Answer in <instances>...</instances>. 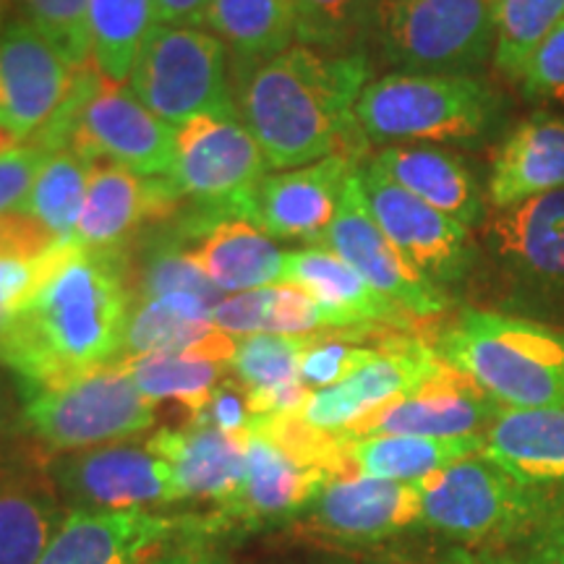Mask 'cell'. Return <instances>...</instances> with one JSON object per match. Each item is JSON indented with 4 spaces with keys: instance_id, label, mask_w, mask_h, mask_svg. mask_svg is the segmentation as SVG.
Segmentation results:
<instances>
[{
    "instance_id": "6da1fadb",
    "label": "cell",
    "mask_w": 564,
    "mask_h": 564,
    "mask_svg": "<svg viewBox=\"0 0 564 564\" xmlns=\"http://www.w3.org/2000/svg\"><path fill=\"white\" fill-rule=\"evenodd\" d=\"M133 295L123 249L61 246L0 333V364L19 379L21 398L118 361Z\"/></svg>"
},
{
    "instance_id": "7a4b0ae2",
    "label": "cell",
    "mask_w": 564,
    "mask_h": 564,
    "mask_svg": "<svg viewBox=\"0 0 564 564\" xmlns=\"http://www.w3.org/2000/svg\"><path fill=\"white\" fill-rule=\"evenodd\" d=\"M366 53L295 45L238 84V112L272 171H295L333 154L361 160L366 137L356 102L371 79Z\"/></svg>"
},
{
    "instance_id": "3957f363",
    "label": "cell",
    "mask_w": 564,
    "mask_h": 564,
    "mask_svg": "<svg viewBox=\"0 0 564 564\" xmlns=\"http://www.w3.org/2000/svg\"><path fill=\"white\" fill-rule=\"evenodd\" d=\"M345 474L343 434L319 432L301 415H251L241 486L194 528L217 533L280 523L308 510L324 486Z\"/></svg>"
},
{
    "instance_id": "277c9868",
    "label": "cell",
    "mask_w": 564,
    "mask_h": 564,
    "mask_svg": "<svg viewBox=\"0 0 564 564\" xmlns=\"http://www.w3.org/2000/svg\"><path fill=\"white\" fill-rule=\"evenodd\" d=\"M442 361L502 408L564 405V333L520 316L468 308L436 337Z\"/></svg>"
},
{
    "instance_id": "5b68a950",
    "label": "cell",
    "mask_w": 564,
    "mask_h": 564,
    "mask_svg": "<svg viewBox=\"0 0 564 564\" xmlns=\"http://www.w3.org/2000/svg\"><path fill=\"white\" fill-rule=\"evenodd\" d=\"M502 116L491 84L474 74H392L369 82L356 102L358 129L369 144H474Z\"/></svg>"
},
{
    "instance_id": "8992f818",
    "label": "cell",
    "mask_w": 564,
    "mask_h": 564,
    "mask_svg": "<svg viewBox=\"0 0 564 564\" xmlns=\"http://www.w3.org/2000/svg\"><path fill=\"white\" fill-rule=\"evenodd\" d=\"M497 0H379L373 40L405 74H474L491 61Z\"/></svg>"
},
{
    "instance_id": "52a82bcc",
    "label": "cell",
    "mask_w": 564,
    "mask_h": 564,
    "mask_svg": "<svg viewBox=\"0 0 564 564\" xmlns=\"http://www.w3.org/2000/svg\"><path fill=\"white\" fill-rule=\"evenodd\" d=\"M21 421L51 449L102 447L154 423V403L139 392L123 361L105 364L68 382L24 392Z\"/></svg>"
},
{
    "instance_id": "ba28073f",
    "label": "cell",
    "mask_w": 564,
    "mask_h": 564,
    "mask_svg": "<svg viewBox=\"0 0 564 564\" xmlns=\"http://www.w3.org/2000/svg\"><path fill=\"white\" fill-rule=\"evenodd\" d=\"M267 158L238 118L196 116L175 129V154L167 181L175 192L199 202L202 217L186 228L202 232L220 220L253 223V196L264 181Z\"/></svg>"
},
{
    "instance_id": "9c48e42d",
    "label": "cell",
    "mask_w": 564,
    "mask_h": 564,
    "mask_svg": "<svg viewBox=\"0 0 564 564\" xmlns=\"http://www.w3.org/2000/svg\"><path fill=\"white\" fill-rule=\"evenodd\" d=\"M419 484L421 523L465 541L525 539L554 499L546 486L520 484L484 453Z\"/></svg>"
},
{
    "instance_id": "30bf717a",
    "label": "cell",
    "mask_w": 564,
    "mask_h": 564,
    "mask_svg": "<svg viewBox=\"0 0 564 564\" xmlns=\"http://www.w3.org/2000/svg\"><path fill=\"white\" fill-rule=\"evenodd\" d=\"M129 89L173 126L196 116H241L228 79V47L194 26H154L131 70Z\"/></svg>"
},
{
    "instance_id": "8fae6325",
    "label": "cell",
    "mask_w": 564,
    "mask_h": 564,
    "mask_svg": "<svg viewBox=\"0 0 564 564\" xmlns=\"http://www.w3.org/2000/svg\"><path fill=\"white\" fill-rule=\"evenodd\" d=\"M358 167L345 183L333 225L316 246L335 251L369 282L373 291L398 303L413 319H432V316L447 312L449 299L442 285L429 280L373 220Z\"/></svg>"
},
{
    "instance_id": "7c38bea8",
    "label": "cell",
    "mask_w": 564,
    "mask_h": 564,
    "mask_svg": "<svg viewBox=\"0 0 564 564\" xmlns=\"http://www.w3.org/2000/svg\"><path fill=\"white\" fill-rule=\"evenodd\" d=\"M358 173L373 220L429 280L447 285L470 272L476 259L470 228L429 207L371 162L358 167Z\"/></svg>"
},
{
    "instance_id": "4fadbf2b",
    "label": "cell",
    "mask_w": 564,
    "mask_h": 564,
    "mask_svg": "<svg viewBox=\"0 0 564 564\" xmlns=\"http://www.w3.org/2000/svg\"><path fill=\"white\" fill-rule=\"evenodd\" d=\"M68 150L95 162H116L144 178H160L173 167L175 126L144 108L129 84H112L102 76L79 112Z\"/></svg>"
},
{
    "instance_id": "5bb4252c",
    "label": "cell",
    "mask_w": 564,
    "mask_h": 564,
    "mask_svg": "<svg viewBox=\"0 0 564 564\" xmlns=\"http://www.w3.org/2000/svg\"><path fill=\"white\" fill-rule=\"evenodd\" d=\"M51 474L55 489L82 510H144L181 499L171 465L133 444L66 453Z\"/></svg>"
},
{
    "instance_id": "9a60e30c",
    "label": "cell",
    "mask_w": 564,
    "mask_h": 564,
    "mask_svg": "<svg viewBox=\"0 0 564 564\" xmlns=\"http://www.w3.org/2000/svg\"><path fill=\"white\" fill-rule=\"evenodd\" d=\"M442 364L434 345L421 337L390 335L377 343V356L345 382L312 392L301 419L319 432L345 434L358 421L426 382Z\"/></svg>"
},
{
    "instance_id": "2e32d148",
    "label": "cell",
    "mask_w": 564,
    "mask_h": 564,
    "mask_svg": "<svg viewBox=\"0 0 564 564\" xmlns=\"http://www.w3.org/2000/svg\"><path fill=\"white\" fill-rule=\"evenodd\" d=\"M76 68L30 19L0 34V126L32 139L66 102Z\"/></svg>"
},
{
    "instance_id": "e0dca14e",
    "label": "cell",
    "mask_w": 564,
    "mask_h": 564,
    "mask_svg": "<svg viewBox=\"0 0 564 564\" xmlns=\"http://www.w3.org/2000/svg\"><path fill=\"white\" fill-rule=\"evenodd\" d=\"M499 411L502 405L489 392L444 361L426 382L358 421L345 436H484Z\"/></svg>"
},
{
    "instance_id": "ac0fdd59",
    "label": "cell",
    "mask_w": 564,
    "mask_h": 564,
    "mask_svg": "<svg viewBox=\"0 0 564 564\" xmlns=\"http://www.w3.org/2000/svg\"><path fill=\"white\" fill-rule=\"evenodd\" d=\"M358 165L350 154H333L295 171L264 175L253 196V225L274 241L316 246L333 225L345 183Z\"/></svg>"
},
{
    "instance_id": "d6986e66",
    "label": "cell",
    "mask_w": 564,
    "mask_h": 564,
    "mask_svg": "<svg viewBox=\"0 0 564 564\" xmlns=\"http://www.w3.org/2000/svg\"><path fill=\"white\" fill-rule=\"evenodd\" d=\"M181 207L167 175L141 178L129 167L97 160L89 173L87 199L76 225L74 246L84 249H126L144 223H167Z\"/></svg>"
},
{
    "instance_id": "ffe728a7",
    "label": "cell",
    "mask_w": 564,
    "mask_h": 564,
    "mask_svg": "<svg viewBox=\"0 0 564 564\" xmlns=\"http://www.w3.org/2000/svg\"><path fill=\"white\" fill-rule=\"evenodd\" d=\"M192 525V518H167L152 510L70 507L37 564H139Z\"/></svg>"
},
{
    "instance_id": "44dd1931",
    "label": "cell",
    "mask_w": 564,
    "mask_h": 564,
    "mask_svg": "<svg viewBox=\"0 0 564 564\" xmlns=\"http://www.w3.org/2000/svg\"><path fill=\"white\" fill-rule=\"evenodd\" d=\"M486 246L502 270L533 291L564 288V192H549L497 209Z\"/></svg>"
},
{
    "instance_id": "7402d4cb",
    "label": "cell",
    "mask_w": 564,
    "mask_h": 564,
    "mask_svg": "<svg viewBox=\"0 0 564 564\" xmlns=\"http://www.w3.org/2000/svg\"><path fill=\"white\" fill-rule=\"evenodd\" d=\"M312 523L340 541H382L421 523V484L335 476L314 499Z\"/></svg>"
},
{
    "instance_id": "603a6c76",
    "label": "cell",
    "mask_w": 564,
    "mask_h": 564,
    "mask_svg": "<svg viewBox=\"0 0 564 564\" xmlns=\"http://www.w3.org/2000/svg\"><path fill=\"white\" fill-rule=\"evenodd\" d=\"M280 285L301 288L356 333H377L379 327L408 329L415 322L398 303L373 291L345 259L322 246L285 251Z\"/></svg>"
},
{
    "instance_id": "cb8c5ba5",
    "label": "cell",
    "mask_w": 564,
    "mask_h": 564,
    "mask_svg": "<svg viewBox=\"0 0 564 564\" xmlns=\"http://www.w3.org/2000/svg\"><path fill=\"white\" fill-rule=\"evenodd\" d=\"M246 434L232 436L209 423L192 421L181 429H160L147 449L171 465L181 499L225 505L243 481Z\"/></svg>"
},
{
    "instance_id": "d4e9b609",
    "label": "cell",
    "mask_w": 564,
    "mask_h": 564,
    "mask_svg": "<svg viewBox=\"0 0 564 564\" xmlns=\"http://www.w3.org/2000/svg\"><path fill=\"white\" fill-rule=\"evenodd\" d=\"M549 192H564V118L533 112L494 150L486 194L505 209Z\"/></svg>"
},
{
    "instance_id": "484cf974",
    "label": "cell",
    "mask_w": 564,
    "mask_h": 564,
    "mask_svg": "<svg viewBox=\"0 0 564 564\" xmlns=\"http://www.w3.org/2000/svg\"><path fill=\"white\" fill-rule=\"evenodd\" d=\"M371 165L465 228H476L484 220L486 202L478 181L453 152L421 144H392L373 154Z\"/></svg>"
},
{
    "instance_id": "4316f807",
    "label": "cell",
    "mask_w": 564,
    "mask_h": 564,
    "mask_svg": "<svg viewBox=\"0 0 564 564\" xmlns=\"http://www.w3.org/2000/svg\"><path fill=\"white\" fill-rule=\"evenodd\" d=\"M484 455L528 486H564V405L502 408L484 434Z\"/></svg>"
},
{
    "instance_id": "83f0119b",
    "label": "cell",
    "mask_w": 564,
    "mask_h": 564,
    "mask_svg": "<svg viewBox=\"0 0 564 564\" xmlns=\"http://www.w3.org/2000/svg\"><path fill=\"white\" fill-rule=\"evenodd\" d=\"M348 474H361L384 481H423L465 457L484 453V436H345Z\"/></svg>"
},
{
    "instance_id": "f1b7e54d",
    "label": "cell",
    "mask_w": 564,
    "mask_h": 564,
    "mask_svg": "<svg viewBox=\"0 0 564 564\" xmlns=\"http://www.w3.org/2000/svg\"><path fill=\"white\" fill-rule=\"evenodd\" d=\"M192 257L225 295L280 285L285 262V251L278 249L274 238L253 223L236 217L204 230Z\"/></svg>"
},
{
    "instance_id": "f546056e",
    "label": "cell",
    "mask_w": 564,
    "mask_h": 564,
    "mask_svg": "<svg viewBox=\"0 0 564 564\" xmlns=\"http://www.w3.org/2000/svg\"><path fill=\"white\" fill-rule=\"evenodd\" d=\"M204 24L232 53L238 84L295 40L293 0H212Z\"/></svg>"
},
{
    "instance_id": "4dcf8cb0",
    "label": "cell",
    "mask_w": 564,
    "mask_h": 564,
    "mask_svg": "<svg viewBox=\"0 0 564 564\" xmlns=\"http://www.w3.org/2000/svg\"><path fill=\"white\" fill-rule=\"evenodd\" d=\"M66 512L58 491L37 478L0 481V564H37Z\"/></svg>"
},
{
    "instance_id": "1f68e13d",
    "label": "cell",
    "mask_w": 564,
    "mask_h": 564,
    "mask_svg": "<svg viewBox=\"0 0 564 564\" xmlns=\"http://www.w3.org/2000/svg\"><path fill=\"white\" fill-rule=\"evenodd\" d=\"M91 61L105 79L129 84L131 70L158 21L154 0H89Z\"/></svg>"
},
{
    "instance_id": "d6a6232c",
    "label": "cell",
    "mask_w": 564,
    "mask_h": 564,
    "mask_svg": "<svg viewBox=\"0 0 564 564\" xmlns=\"http://www.w3.org/2000/svg\"><path fill=\"white\" fill-rule=\"evenodd\" d=\"M91 167L95 160L84 158L76 150L53 152L17 212L30 215L58 243H74Z\"/></svg>"
},
{
    "instance_id": "836d02e7",
    "label": "cell",
    "mask_w": 564,
    "mask_h": 564,
    "mask_svg": "<svg viewBox=\"0 0 564 564\" xmlns=\"http://www.w3.org/2000/svg\"><path fill=\"white\" fill-rule=\"evenodd\" d=\"M123 364L147 400H152L154 405L160 400H175L192 413V419H199L209 405L212 392L220 384L225 371L223 364L186 352H150V356L126 358Z\"/></svg>"
},
{
    "instance_id": "e575fe53",
    "label": "cell",
    "mask_w": 564,
    "mask_h": 564,
    "mask_svg": "<svg viewBox=\"0 0 564 564\" xmlns=\"http://www.w3.org/2000/svg\"><path fill=\"white\" fill-rule=\"evenodd\" d=\"M295 40L322 53H364L379 0H293Z\"/></svg>"
},
{
    "instance_id": "d590c367",
    "label": "cell",
    "mask_w": 564,
    "mask_h": 564,
    "mask_svg": "<svg viewBox=\"0 0 564 564\" xmlns=\"http://www.w3.org/2000/svg\"><path fill=\"white\" fill-rule=\"evenodd\" d=\"M560 21H564V0H497L494 70L518 84L528 55Z\"/></svg>"
},
{
    "instance_id": "8d00e7d4",
    "label": "cell",
    "mask_w": 564,
    "mask_h": 564,
    "mask_svg": "<svg viewBox=\"0 0 564 564\" xmlns=\"http://www.w3.org/2000/svg\"><path fill=\"white\" fill-rule=\"evenodd\" d=\"M322 335V333H319ZM316 335H274L259 333L238 343L230 371L246 390H267V387L288 384L301 379L299 366Z\"/></svg>"
},
{
    "instance_id": "74e56055",
    "label": "cell",
    "mask_w": 564,
    "mask_h": 564,
    "mask_svg": "<svg viewBox=\"0 0 564 564\" xmlns=\"http://www.w3.org/2000/svg\"><path fill=\"white\" fill-rule=\"evenodd\" d=\"M173 293L196 295V299H202L207 306H212V312L228 299V295L207 278V272L196 264L192 249L183 251L181 246L175 243H158L150 251V257H147L137 295L141 301H152Z\"/></svg>"
},
{
    "instance_id": "f35d334b",
    "label": "cell",
    "mask_w": 564,
    "mask_h": 564,
    "mask_svg": "<svg viewBox=\"0 0 564 564\" xmlns=\"http://www.w3.org/2000/svg\"><path fill=\"white\" fill-rule=\"evenodd\" d=\"M364 335H316L306 352L301 356V382L308 390H327L345 382L350 373H356L377 356V345H361Z\"/></svg>"
},
{
    "instance_id": "ab89813d",
    "label": "cell",
    "mask_w": 564,
    "mask_h": 564,
    "mask_svg": "<svg viewBox=\"0 0 564 564\" xmlns=\"http://www.w3.org/2000/svg\"><path fill=\"white\" fill-rule=\"evenodd\" d=\"M30 21L58 47L70 66L91 61L89 0H24Z\"/></svg>"
},
{
    "instance_id": "60d3db41",
    "label": "cell",
    "mask_w": 564,
    "mask_h": 564,
    "mask_svg": "<svg viewBox=\"0 0 564 564\" xmlns=\"http://www.w3.org/2000/svg\"><path fill=\"white\" fill-rule=\"evenodd\" d=\"M514 87L528 102L564 105V21L533 47Z\"/></svg>"
},
{
    "instance_id": "b9f144b4",
    "label": "cell",
    "mask_w": 564,
    "mask_h": 564,
    "mask_svg": "<svg viewBox=\"0 0 564 564\" xmlns=\"http://www.w3.org/2000/svg\"><path fill=\"white\" fill-rule=\"evenodd\" d=\"M47 158L51 152L37 144H24L0 154V215L21 207Z\"/></svg>"
},
{
    "instance_id": "7bdbcfd3",
    "label": "cell",
    "mask_w": 564,
    "mask_h": 564,
    "mask_svg": "<svg viewBox=\"0 0 564 564\" xmlns=\"http://www.w3.org/2000/svg\"><path fill=\"white\" fill-rule=\"evenodd\" d=\"M192 421L209 423V426L220 429L225 434L243 436L251 426V411H249V398H246V387L238 382V379H223V382L215 387V392H212V400L209 405L204 408V413L199 419H192Z\"/></svg>"
},
{
    "instance_id": "ee69618b",
    "label": "cell",
    "mask_w": 564,
    "mask_h": 564,
    "mask_svg": "<svg viewBox=\"0 0 564 564\" xmlns=\"http://www.w3.org/2000/svg\"><path fill=\"white\" fill-rule=\"evenodd\" d=\"M528 539L525 564H564V497L554 494L544 518L533 525Z\"/></svg>"
},
{
    "instance_id": "f6af8a7d",
    "label": "cell",
    "mask_w": 564,
    "mask_h": 564,
    "mask_svg": "<svg viewBox=\"0 0 564 564\" xmlns=\"http://www.w3.org/2000/svg\"><path fill=\"white\" fill-rule=\"evenodd\" d=\"M212 0H154L158 21L167 26H194L199 30L207 19Z\"/></svg>"
},
{
    "instance_id": "bcb514c9",
    "label": "cell",
    "mask_w": 564,
    "mask_h": 564,
    "mask_svg": "<svg viewBox=\"0 0 564 564\" xmlns=\"http://www.w3.org/2000/svg\"><path fill=\"white\" fill-rule=\"evenodd\" d=\"M21 408H24V398H21L19 379L0 364V434L21 415Z\"/></svg>"
},
{
    "instance_id": "7dc6e473",
    "label": "cell",
    "mask_w": 564,
    "mask_h": 564,
    "mask_svg": "<svg viewBox=\"0 0 564 564\" xmlns=\"http://www.w3.org/2000/svg\"><path fill=\"white\" fill-rule=\"evenodd\" d=\"M139 564H220V562L212 560L207 554L196 552V549H175V552H165V554H150Z\"/></svg>"
},
{
    "instance_id": "c3c4849f",
    "label": "cell",
    "mask_w": 564,
    "mask_h": 564,
    "mask_svg": "<svg viewBox=\"0 0 564 564\" xmlns=\"http://www.w3.org/2000/svg\"><path fill=\"white\" fill-rule=\"evenodd\" d=\"M6 6H9V0H0V34L6 30Z\"/></svg>"
},
{
    "instance_id": "681fc988",
    "label": "cell",
    "mask_w": 564,
    "mask_h": 564,
    "mask_svg": "<svg viewBox=\"0 0 564 564\" xmlns=\"http://www.w3.org/2000/svg\"><path fill=\"white\" fill-rule=\"evenodd\" d=\"M457 564H512V562H476V560H457Z\"/></svg>"
}]
</instances>
